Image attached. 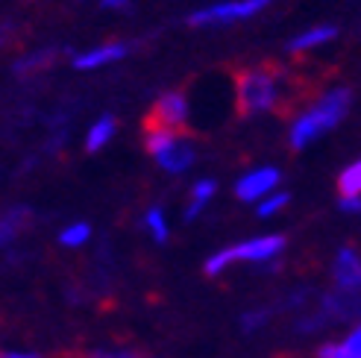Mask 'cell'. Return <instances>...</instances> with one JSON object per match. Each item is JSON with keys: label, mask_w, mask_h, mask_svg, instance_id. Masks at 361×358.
<instances>
[{"label": "cell", "mask_w": 361, "mask_h": 358, "mask_svg": "<svg viewBox=\"0 0 361 358\" xmlns=\"http://www.w3.org/2000/svg\"><path fill=\"white\" fill-rule=\"evenodd\" d=\"M350 103H353V94L347 88H332V92H326L314 106H309V109L294 121L291 147L302 150V147H309L314 138H320L323 132L338 127V123L344 121V115L350 112Z\"/></svg>", "instance_id": "obj_2"}, {"label": "cell", "mask_w": 361, "mask_h": 358, "mask_svg": "<svg viewBox=\"0 0 361 358\" xmlns=\"http://www.w3.org/2000/svg\"><path fill=\"white\" fill-rule=\"evenodd\" d=\"M344 347L350 350V352H355V355H361V323L347 335V341H344Z\"/></svg>", "instance_id": "obj_19"}, {"label": "cell", "mask_w": 361, "mask_h": 358, "mask_svg": "<svg viewBox=\"0 0 361 358\" xmlns=\"http://www.w3.org/2000/svg\"><path fill=\"white\" fill-rule=\"evenodd\" d=\"M0 358H42V355H15V352H0Z\"/></svg>", "instance_id": "obj_23"}, {"label": "cell", "mask_w": 361, "mask_h": 358, "mask_svg": "<svg viewBox=\"0 0 361 358\" xmlns=\"http://www.w3.org/2000/svg\"><path fill=\"white\" fill-rule=\"evenodd\" d=\"M112 135H115V118H112V115H103V118L94 123V127H92V132H88V141H85L88 153H97L100 147H106Z\"/></svg>", "instance_id": "obj_12"}, {"label": "cell", "mask_w": 361, "mask_h": 358, "mask_svg": "<svg viewBox=\"0 0 361 358\" xmlns=\"http://www.w3.org/2000/svg\"><path fill=\"white\" fill-rule=\"evenodd\" d=\"M285 247V238L282 235H264V238H252V241H244V244H235L229 249H221V253H214L209 261H206V273L209 276H218L229 261H267L274 259L276 253H282Z\"/></svg>", "instance_id": "obj_3"}, {"label": "cell", "mask_w": 361, "mask_h": 358, "mask_svg": "<svg viewBox=\"0 0 361 358\" xmlns=\"http://www.w3.org/2000/svg\"><path fill=\"white\" fill-rule=\"evenodd\" d=\"M100 9H112V12H126L130 0H100Z\"/></svg>", "instance_id": "obj_20"}, {"label": "cell", "mask_w": 361, "mask_h": 358, "mask_svg": "<svg viewBox=\"0 0 361 358\" xmlns=\"http://www.w3.org/2000/svg\"><path fill=\"white\" fill-rule=\"evenodd\" d=\"M338 191H341V197H358L361 194V159L338 176Z\"/></svg>", "instance_id": "obj_13"}, {"label": "cell", "mask_w": 361, "mask_h": 358, "mask_svg": "<svg viewBox=\"0 0 361 358\" xmlns=\"http://www.w3.org/2000/svg\"><path fill=\"white\" fill-rule=\"evenodd\" d=\"M317 358H361V355L350 352L344 344H326V347H320Z\"/></svg>", "instance_id": "obj_17"}, {"label": "cell", "mask_w": 361, "mask_h": 358, "mask_svg": "<svg viewBox=\"0 0 361 358\" xmlns=\"http://www.w3.org/2000/svg\"><path fill=\"white\" fill-rule=\"evenodd\" d=\"M338 35V30L332 24H323V27H312V30H305L300 32L297 39H291V44H288V50L291 53H305V50H314V47H323V44H329L332 39Z\"/></svg>", "instance_id": "obj_10"}, {"label": "cell", "mask_w": 361, "mask_h": 358, "mask_svg": "<svg viewBox=\"0 0 361 358\" xmlns=\"http://www.w3.org/2000/svg\"><path fill=\"white\" fill-rule=\"evenodd\" d=\"M341 209L358 214L361 211V197H341Z\"/></svg>", "instance_id": "obj_21"}, {"label": "cell", "mask_w": 361, "mask_h": 358, "mask_svg": "<svg viewBox=\"0 0 361 358\" xmlns=\"http://www.w3.org/2000/svg\"><path fill=\"white\" fill-rule=\"evenodd\" d=\"M279 183V171L276 168H259V171H252L247 176L238 179V185H235V194H238V200H259V197H264L270 188H276Z\"/></svg>", "instance_id": "obj_8"}, {"label": "cell", "mask_w": 361, "mask_h": 358, "mask_svg": "<svg viewBox=\"0 0 361 358\" xmlns=\"http://www.w3.org/2000/svg\"><path fill=\"white\" fill-rule=\"evenodd\" d=\"M147 226H150L156 241H168V226H165V221H161V211L159 209H150L147 211Z\"/></svg>", "instance_id": "obj_16"}, {"label": "cell", "mask_w": 361, "mask_h": 358, "mask_svg": "<svg viewBox=\"0 0 361 358\" xmlns=\"http://www.w3.org/2000/svg\"><path fill=\"white\" fill-rule=\"evenodd\" d=\"M332 276H335L338 291H361V256L353 247H344L335 256Z\"/></svg>", "instance_id": "obj_6"}, {"label": "cell", "mask_w": 361, "mask_h": 358, "mask_svg": "<svg viewBox=\"0 0 361 358\" xmlns=\"http://www.w3.org/2000/svg\"><path fill=\"white\" fill-rule=\"evenodd\" d=\"M188 100L183 92H165L144 118V132L147 130H185Z\"/></svg>", "instance_id": "obj_5"}, {"label": "cell", "mask_w": 361, "mask_h": 358, "mask_svg": "<svg viewBox=\"0 0 361 358\" xmlns=\"http://www.w3.org/2000/svg\"><path fill=\"white\" fill-rule=\"evenodd\" d=\"M285 88L288 74L279 65H250L235 70V109L241 118L270 112V109H285Z\"/></svg>", "instance_id": "obj_1"}, {"label": "cell", "mask_w": 361, "mask_h": 358, "mask_svg": "<svg viewBox=\"0 0 361 358\" xmlns=\"http://www.w3.org/2000/svg\"><path fill=\"white\" fill-rule=\"evenodd\" d=\"M262 320H264V311H250V314L244 317V326H247V329H252V326H259Z\"/></svg>", "instance_id": "obj_22"}, {"label": "cell", "mask_w": 361, "mask_h": 358, "mask_svg": "<svg viewBox=\"0 0 361 358\" xmlns=\"http://www.w3.org/2000/svg\"><path fill=\"white\" fill-rule=\"evenodd\" d=\"M88 235H92V229H88V223H77V226H71L62 232V244L68 247H80L88 241Z\"/></svg>", "instance_id": "obj_15"}, {"label": "cell", "mask_w": 361, "mask_h": 358, "mask_svg": "<svg viewBox=\"0 0 361 358\" xmlns=\"http://www.w3.org/2000/svg\"><path fill=\"white\" fill-rule=\"evenodd\" d=\"M130 53V44L123 42H106L100 47H92L85 53H77L74 56V68L77 70H92V68H103V65H112L118 59H123Z\"/></svg>", "instance_id": "obj_7"}, {"label": "cell", "mask_w": 361, "mask_h": 358, "mask_svg": "<svg viewBox=\"0 0 361 358\" xmlns=\"http://www.w3.org/2000/svg\"><path fill=\"white\" fill-rule=\"evenodd\" d=\"M285 203H288V194H276V197H270V200H264L259 206V214H262V218H270V214H276Z\"/></svg>", "instance_id": "obj_18"}, {"label": "cell", "mask_w": 361, "mask_h": 358, "mask_svg": "<svg viewBox=\"0 0 361 358\" xmlns=\"http://www.w3.org/2000/svg\"><path fill=\"white\" fill-rule=\"evenodd\" d=\"M274 0H224V4H212L188 15L191 27H221V24H235L247 18L264 12Z\"/></svg>", "instance_id": "obj_4"}, {"label": "cell", "mask_w": 361, "mask_h": 358, "mask_svg": "<svg viewBox=\"0 0 361 358\" xmlns=\"http://www.w3.org/2000/svg\"><path fill=\"white\" fill-rule=\"evenodd\" d=\"M156 159H159V165L165 168V171H171V173H183V171L194 162V147H191L188 135H185V132H179V135L173 138V144H171L168 150H161Z\"/></svg>", "instance_id": "obj_9"}, {"label": "cell", "mask_w": 361, "mask_h": 358, "mask_svg": "<svg viewBox=\"0 0 361 358\" xmlns=\"http://www.w3.org/2000/svg\"><path fill=\"white\" fill-rule=\"evenodd\" d=\"M212 194H214V183L212 179H200V183L194 185V191H191V206L185 209V218H197V211L209 203Z\"/></svg>", "instance_id": "obj_14"}, {"label": "cell", "mask_w": 361, "mask_h": 358, "mask_svg": "<svg viewBox=\"0 0 361 358\" xmlns=\"http://www.w3.org/2000/svg\"><path fill=\"white\" fill-rule=\"evenodd\" d=\"M27 218H30L27 209H12L9 214H4V218H0V247H6V244L18 235V232L27 226Z\"/></svg>", "instance_id": "obj_11"}]
</instances>
